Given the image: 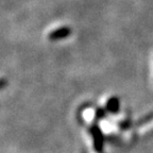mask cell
Returning <instances> with one entry per match:
<instances>
[{"label":"cell","mask_w":153,"mask_h":153,"mask_svg":"<svg viewBox=\"0 0 153 153\" xmlns=\"http://www.w3.org/2000/svg\"><path fill=\"white\" fill-rule=\"evenodd\" d=\"M104 115H105V111L103 110V108H98V110L96 111V116L99 118L101 117H104Z\"/></svg>","instance_id":"277c9868"},{"label":"cell","mask_w":153,"mask_h":153,"mask_svg":"<svg viewBox=\"0 0 153 153\" xmlns=\"http://www.w3.org/2000/svg\"><path fill=\"white\" fill-rule=\"evenodd\" d=\"M71 34V29L69 27H61L48 34V39L49 41H60L63 38H66Z\"/></svg>","instance_id":"6da1fadb"},{"label":"cell","mask_w":153,"mask_h":153,"mask_svg":"<svg viewBox=\"0 0 153 153\" xmlns=\"http://www.w3.org/2000/svg\"><path fill=\"white\" fill-rule=\"evenodd\" d=\"M91 133H93V136H94V138H95L96 147H97V149H100L101 146H102V145H101V143H102V136H101L100 130L97 127H93Z\"/></svg>","instance_id":"3957f363"},{"label":"cell","mask_w":153,"mask_h":153,"mask_svg":"<svg viewBox=\"0 0 153 153\" xmlns=\"http://www.w3.org/2000/svg\"><path fill=\"white\" fill-rule=\"evenodd\" d=\"M106 110L111 113H117L119 110V99L117 97H111L106 102Z\"/></svg>","instance_id":"7a4b0ae2"}]
</instances>
